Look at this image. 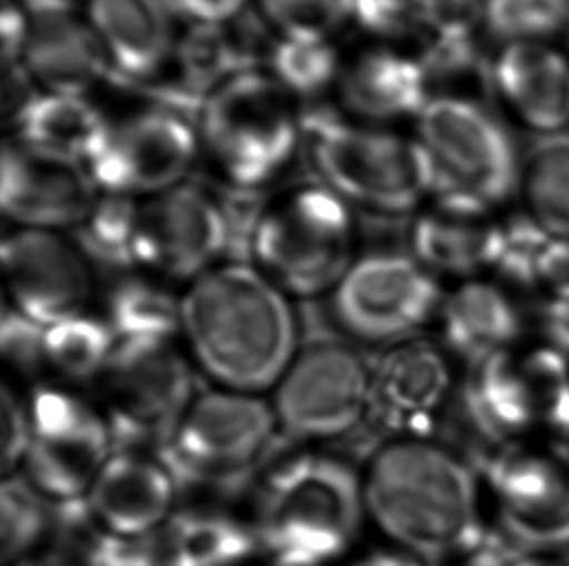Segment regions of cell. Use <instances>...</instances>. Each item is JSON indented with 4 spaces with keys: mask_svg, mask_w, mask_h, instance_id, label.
<instances>
[{
    "mask_svg": "<svg viewBox=\"0 0 569 566\" xmlns=\"http://www.w3.org/2000/svg\"><path fill=\"white\" fill-rule=\"evenodd\" d=\"M356 210L316 183L269 194L254 225L249 261L277 287L300 297L335 290L355 264Z\"/></svg>",
    "mask_w": 569,
    "mask_h": 566,
    "instance_id": "cell-6",
    "label": "cell"
},
{
    "mask_svg": "<svg viewBox=\"0 0 569 566\" xmlns=\"http://www.w3.org/2000/svg\"><path fill=\"white\" fill-rule=\"evenodd\" d=\"M47 326L18 311L4 306L0 326V347L4 360L22 375H36L47 365Z\"/></svg>",
    "mask_w": 569,
    "mask_h": 566,
    "instance_id": "cell-40",
    "label": "cell"
},
{
    "mask_svg": "<svg viewBox=\"0 0 569 566\" xmlns=\"http://www.w3.org/2000/svg\"><path fill=\"white\" fill-rule=\"evenodd\" d=\"M109 119L92 98L39 92L12 124L14 140L23 145L86 168L108 131Z\"/></svg>",
    "mask_w": 569,
    "mask_h": 566,
    "instance_id": "cell-27",
    "label": "cell"
},
{
    "mask_svg": "<svg viewBox=\"0 0 569 566\" xmlns=\"http://www.w3.org/2000/svg\"><path fill=\"white\" fill-rule=\"evenodd\" d=\"M14 306L43 326L82 314L92 293L88 256L61 231L16 228L2 241Z\"/></svg>",
    "mask_w": 569,
    "mask_h": 566,
    "instance_id": "cell-18",
    "label": "cell"
},
{
    "mask_svg": "<svg viewBox=\"0 0 569 566\" xmlns=\"http://www.w3.org/2000/svg\"><path fill=\"white\" fill-rule=\"evenodd\" d=\"M98 196L100 189L84 165L36 152L14 139L2 148L0 206L16 228L78 230Z\"/></svg>",
    "mask_w": 569,
    "mask_h": 566,
    "instance_id": "cell-20",
    "label": "cell"
},
{
    "mask_svg": "<svg viewBox=\"0 0 569 566\" xmlns=\"http://www.w3.org/2000/svg\"><path fill=\"white\" fill-rule=\"evenodd\" d=\"M486 482L498 501L501 526L531 553L569 547V458L508 448L486 466Z\"/></svg>",
    "mask_w": 569,
    "mask_h": 566,
    "instance_id": "cell-17",
    "label": "cell"
},
{
    "mask_svg": "<svg viewBox=\"0 0 569 566\" xmlns=\"http://www.w3.org/2000/svg\"><path fill=\"white\" fill-rule=\"evenodd\" d=\"M72 557L69 553L61 552L54 547L53 552L43 553V555H36L31 557L28 555L26 559L18 560L16 566H72Z\"/></svg>",
    "mask_w": 569,
    "mask_h": 566,
    "instance_id": "cell-47",
    "label": "cell"
},
{
    "mask_svg": "<svg viewBox=\"0 0 569 566\" xmlns=\"http://www.w3.org/2000/svg\"><path fill=\"white\" fill-rule=\"evenodd\" d=\"M178 22L186 26H230L246 18L254 0H166Z\"/></svg>",
    "mask_w": 569,
    "mask_h": 566,
    "instance_id": "cell-42",
    "label": "cell"
},
{
    "mask_svg": "<svg viewBox=\"0 0 569 566\" xmlns=\"http://www.w3.org/2000/svg\"><path fill=\"white\" fill-rule=\"evenodd\" d=\"M347 53L331 38H278L267 43L262 69L298 103L335 93Z\"/></svg>",
    "mask_w": 569,
    "mask_h": 566,
    "instance_id": "cell-30",
    "label": "cell"
},
{
    "mask_svg": "<svg viewBox=\"0 0 569 566\" xmlns=\"http://www.w3.org/2000/svg\"><path fill=\"white\" fill-rule=\"evenodd\" d=\"M513 208L550 237L569 241V137L525 150Z\"/></svg>",
    "mask_w": 569,
    "mask_h": 566,
    "instance_id": "cell-28",
    "label": "cell"
},
{
    "mask_svg": "<svg viewBox=\"0 0 569 566\" xmlns=\"http://www.w3.org/2000/svg\"><path fill=\"white\" fill-rule=\"evenodd\" d=\"M486 101L532 142L569 137V51L562 43L493 47Z\"/></svg>",
    "mask_w": 569,
    "mask_h": 566,
    "instance_id": "cell-15",
    "label": "cell"
},
{
    "mask_svg": "<svg viewBox=\"0 0 569 566\" xmlns=\"http://www.w3.org/2000/svg\"><path fill=\"white\" fill-rule=\"evenodd\" d=\"M230 230L222 200L200 184L140 200L134 261L173 280H191L216 269L228 254Z\"/></svg>",
    "mask_w": 569,
    "mask_h": 566,
    "instance_id": "cell-14",
    "label": "cell"
},
{
    "mask_svg": "<svg viewBox=\"0 0 569 566\" xmlns=\"http://www.w3.org/2000/svg\"><path fill=\"white\" fill-rule=\"evenodd\" d=\"M241 20L230 26H186L179 31L170 67L152 84L166 108L194 119L210 93L231 78L262 69L259 49L239 30Z\"/></svg>",
    "mask_w": 569,
    "mask_h": 566,
    "instance_id": "cell-24",
    "label": "cell"
},
{
    "mask_svg": "<svg viewBox=\"0 0 569 566\" xmlns=\"http://www.w3.org/2000/svg\"><path fill=\"white\" fill-rule=\"evenodd\" d=\"M560 451H562L563 454H566V456L569 458V433L568 435L563 436V443L560 444Z\"/></svg>",
    "mask_w": 569,
    "mask_h": 566,
    "instance_id": "cell-49",
    "label": "cell"
},
{
    "mask_svg": "<svg viewBox=\"0 0 569 566\" xmlns=\"http://www.w3.org/2000/svg\"><path fill=\"white\" fill-rule=\"evenodd\" d=\"M117 344L108 321L77 314L47 326V365L72 381H90L106 373Z\"/></svg>",
    "mask_w": 569,
    "mask_h": 566,
    "instance_id": "cell-33",
    "label": "cell"
},
{
    "mask_svg": "<svg viewBox=\"0 0 569 566\" xmlns=\"http://www.w3.org/2000/svg\"><path fill=\"white\" fill-rule=\"evenodd\" d=\"M303 155L317 181L355 210L408 222L439 189L430 155L412 131L313 109L303 115Z\"/></svg>",
    "mask_w": 569,
    "mask_h": 566,
    "instance_id": "cell-3",
    "label": "cell"
},
{
    "mask_svg": "<svg viewBox=\"0 0 569 566\" xmlns=\"http://www.w3.org/2000/svg\"><path fill=\"white\" fill-rule=\"evenodd\" d=\"M54 505L28 477L7 475L0 497V539L4 563H18L53 532Z\"/></svg>",
    "mask_w": 569,
    "mask_h": 566,
    "instance_id": "cell-35",
    "label": "cell"
},
{
    "mask_svg": "<svg viewBox=\"0 0 569 566\" xmlns=\"http://www.w3.org/2000/svg\"><path fill=\"white\" fill-rule=\"evenodd\" d=\"M300 103L264 69L231 78L194 117L200 152L228 191L264 192L303 153Z\"/></svg>",
    "mask_w": 569,
    "mask_h": 566,
    "instance_id": "cell-4",
    "label": "cell"
},
{
    "mask_svg": "<svg viewBox=\"0 0 569 566\" xmlns=\"http://www.w3.org/2000/svg\"><path fill=\"white\" fill-rule=\"evenodd\" d=\"M516 566H566L552 563V560L539 559V557H527V559L519 560Z\"/></svg>",
    "mask_w": 569,
    "mask_h": 566,
    "instance_id": "cell-48",
    "label": "cell"
},
{
    "mask_svg": "<svg viewBox=\"0 0 569 566\" xmlns=\"http://www.w3.org/2000/svg\"><path fill=\"white\" fill-rule=\"evenodd\" d=\"M274 410L246 392L200 394L170 441L154 452L178 489L236 493L274 454Z\"/></svg>",
    "mask_w": 569,
    "mask_h": 566,
    "instance_id": "cell-7",
    "label": "cell"
},
{
    "mask_svg": "<svg viewBox=\"0 0 569 566\" xmlns=\"http://www.w3.org/2000/svg\"><path fill=\"white\" fill-rule=\"evenodd\" d=\"M18 64L39 92L92 98L116 78L84 12L30 16Z\"/></svg>",
    "mask_w": 569,
    "mask_h": 566,
    "instance_id": "cell-22",
    "label": "cell"
},
{
    "mask_svg": "<svg viewBox=\"0 0 569 566\" xmlns=\"http://www.w3.org/2000/svg\"><path fill=\"white\" fill-rule=\"evenodd\" d=\"M485 23L492 47L563 43L569 0H486Z\"/></svg>",
    "mask_w": 569,
    "mask_h": 566,
    "instance_id": "cell-34",
    "label": "cell"
},
{
    "mask_svg": "<svg viewBox=\"0 0 569 566\" xmlns=\"http://www.w3.org/2000/svg\"><path fill=\"white\" fill-rule=\"evenodd\" d=\"M84 566H183L168 522L142 536H116L101 529L82 557Z\"/></svg>",
    "mask_w": 569,
    "mask_h": 566,
    "instance_id": "cell-38",
    "label": "cell"
},
{
    "mask_svg": "<svg viewBox=\"0 0 569 566\" xmlns=\"http://www.w3.org/2000/svg\"><path fill=\"white\" fill-rule=\"evenodd\" d=\"M430 14V0H355L352 22L376 43L420 46Z\"/></svg>",
    "mask_w": 569,
    "mask_h": 566,
    "instance_id": "cell-37",
    "label": "cell"
},
{
    "mask_svg": "<svg viewBox=\"0 0 569 566\" xmlns=\"http://www.w3.org/2000/svg\"><path fill=\"white\" fill-rule=\"evenodd\" d=\"M259 22L278 38H331L352 22L355 0H254Z\"/></svg>",
    "mask_w": 569,
    "mask_h": 566,
    "instance_id": "cell-36",
    "label": "cell"
},
{
    "mask_svg": "<svg viewBox=\"0 0 569 566\" xmlns=\"http://www.w3.org/2000/svg\"><path fill=\"white\" fill-rule=\"evenodd\" d=\"M441 326L449 350L477 365L509 352L523 332V319L506 291L472 280L443 301Z\"/></svg>",
    "mask_w": 569,
    "mask_h": 566,
    "instance_id": "cell-26",
    "label": "cell"
},
{
    "mask_svg": "<svg viewBox=\"0 0 569 566\" xmlns=\"http://www.w3.org/2000/svg\"><path fill=\"white\" fill-rule=\"evenodd\" d=\"M441 303L430 270L405 251H373L356 259L335 287L332 314L350 336L391 344L415 336Z\"/></svg>",
    "mask_w": 569,
    "mask_h": 566,
    "instance_id": "cell-12",
    "label": "cell"
},
{
    "mask_svg": "<svg viewBox=\"0 0 569 566\" xmlns=\"http://www.w3.org/2000/svg\"><path fill=\"white\" fill-rule=\"evenodd\" d=\"M200 160L194 119L150 105L111 117L86 169L100 192L144 200L187 183Z\"/></svg>",
    "mask_w": 569,
    "mask_h": 566,
    "instance_id": "cell-11",
    "label": "cell"
},
{
    "mask_svg": "<svg viewBox=\"0 0 569 566\" xmlns=\"http://www.w3.org/2000/svg\"><path fill=\"white\" fill-rule=\"evenodd\" d=\"M451 388L447 361L436 345L407 340L373 365L360 441L368 451L376 441L426 438ZM352 433V435H355Z\"/></svg>",
    "mask_w": 569,
    "mask_h": 566,
    "instance_id": "cell-16",
    "label": "cell"
},
{
    "mask_svg": "<svg viewBox=\"0 0 569 566\" xmlns=\"http://www.w3.org/2000/svg\"><path fill=\"white\" fill-rule=\"evenodd\" d=\"M410 131L430 155L439 186L513 206L523 150L488 101L433 93Z\"/></svg>",
    "mask_w": 569,
    "mask_h": 566,
    "instance_id": "cell-8",
    "label": "cell"
},
{
    "mask_svg": "<svg viewBox=\"0 0 569 566\" xmlns=\"http://www.w3.org/2000/svg\"><path fill=\"white\" fill-rule=\"evenodd\" d=\"M108 324L117 342L170 344L183 329V301L160 283L127 277L109 293Z\"/></svg>",
    "mask_w": 569,
    "mask_h": 566,
    "instance_id": "cell-29",
    "label": "cell"
},
{
    "mask_svg": "<svg viewBox=\"0 0 569 566\" xmlns=\"http://www.w3.org/2000/svg\"><path fill=\"white\" fill-rule=\"evenodd\" d=\"M562 46L566 47V49H568V51H569V31H568V36H566V39H563Z\"/></svg>",
    "mask_w": 569,
    "mask_h": 566,
    "instance_id": "cell-50",
    "label": "cell"
},
{
    "mask_svg": "<svg viewBox=\"0 0 569 566\" xmlns=\"http://www.w3.org/2000/svg\"><path fill=\"white\" fill-rule=\"evenodd\" d=\"M373 365L339 337H311L280 376L274 400L286 441H323L360 427Z\"/></svg>",
    "mask_w": 569,
    "mask_h": 566,
    "instance_id": "cell-10",
    "label": "cell"
},
{
    "mask_svg": "<svg viewBox=\"0 0 569 566\" xmlns=\"http://www.w3.org/2000/svg\"><path fill=\"white\" fill-rule=\"evenodd\" d=\"M363 506L347 462L300 454L264 477L253 528L274 566H325L355 542Z\"/></svg>",
    "mask_w": 569,
    "mask_h": 566,
    "instance_id": "cell-5",
    "label": "cell"
},
{
    "mask_svg": "<svg viewBox=\"0 0 569 566\" xmlns=\"http://www.w3.org/2000/svg\"><path fill=\"white\" fill-rule=\"evenodd\" d=\"M550 239L539 225L525 218L517 208H509L500 256L493 272L521 290H537L540 254Z\"/></svg>",
    "mask_w": 569,
    "mask_h": 566,
    "instance_id": "cell-39",
    "label": "cell"
},
{
    "mask_svg": "<svg viewBox=\"0 0 569 566\" xmlns=\"http://www.w3.org/2000/svg\"><path fill=\"white\" fill-rule=\"evenodd\" d=\"M168 526L183 566H239L261 549L254 528L228 514L189 511Z\"/></svg>",
    "mask_w": 569,
    "mask_h": 566,
    "instance_id": "cell-31",
    "label": "cell"
},
{
    "mask_svg": "<svg viewBox=\"0 0 569 566\" xmlns=\"http://www.w3.org/2000/svg\"><path fill=\"white\" fill-rule=\"evenodd\" d=\"M117 80L152 85L170 67L178 18L166 0H86L84 10Z\"/></svg>",
    "mask_w": 569,
    "mask_h": 566,
    "instance_id": "cell-23",
    "label": "cell"
},
{
    "mask_svg": "<svg viewBox=\"0 0 569 566\" xmlns=\"http://www.w3.org/2000/svg\"><path fill=\"white\" fill-rule=\"evenodd\" d=\"M113 452H158L194 402V378L171 344L119 342L103 373Z\"/></svg>",
    "mask_w": 569,
    "mask_h": 566,
    "instance_id": "cell-9",
    "label": "cell"
},
{
    "mask_svg": "<svg viewBox=\"0 0 569 566\" xmlns=\"http://www.w3.org/2000/svg\"><path fill=\"white\" fill-rule=\"evenodd\" d=\"M532 553L519 544L508 529L485 528L462 555L465 566H516L519 560L531 557Z\"/></svg>",
    "mask_w": 569,
    "mask_h": 566,
    "instance_id": "cell-43",
    "label": "cell"
},
{
    "mask_svg": "<svg viewBox=\"0 0 569 566\" xmlns=\"http://www.w3.org/2000/svg\"><path fill=\"white\" fill-rule=\"evenodd\" d=\"M363 497L379 528L431 565L462 557L485 529L475 469L447 446L426 438L379 446Z\"/></svg>",
    "mask_w": 569,
    "mask_h": 566,
    "instance_id": "cell-2",
    "label": "cell"
},
{
    "mask_svg": "<svg viewBox=\"0 0 569 566\" xmlns=\"http://www.w3.org/2000/svg\"><path fill=\"white\" fill-rule=\"evenodd\" d=\"M30 16L70 14L82 12L86 0H18Z\"/></svg>",
    "mask_w": 569,
    "mask_h": 566,
    "instance_id": "cell-45",
    "label": "cell"
},
{
    "mask_svg": "<svg viewBox=\"0 0 569 566\" xmlns=\"http://www.w3.org/2000/svg\"><path fill=\"white\" fill-rule=\"evenodd\" d=\"M355 566H433L428 560L418 559L405 553H373Z\"/></svg>",
    "mask_w": 569,
    "mask_h": 566,
    "instance_id": "cell-46",
    "label": "cell"
},
{
    "mask_svg": "<svg viewBox=\"0 0 569 566\" xmlns=\"http://www.w3.org/2000/svg\"><path fill=\"white\" fill-rule=\"evenodd\" d=\"M28 482L53 503L88 497L113 454L106 417L69 392L39 388L31 398Z\"/></svg>",
    "mask_w": 569,
    "mask_h": 566,
    "instance_id": "cell-13",
    "label": "cell"
},
{
    "mask_svg": "<svg viewBox=\"0 0 569 566\" xmlns=\"http://www.w3.org/2000/svg\"><path fill=\"white\" fill-rule=\"evenodd\" d=\"M540 322L550 347L569 355V287L550 295L547 305L542 306Z\"/></svg>",
    "mask_w": 569,
    "mask_h": 566,
    "instance_id": "cell-44",
    "label": "cell"
},
{
    "mask_svg": "<svg viewBox=\"0 0 569 566\" xmlns=\"http://www.w3.org/2000/svg\"><path fill=\"white\" fill-rule=\"evenodd\" d=\"M509 208L439 186L407 222L408 253L431 274L475 276L493 270Z\"/></svg>",
    "mask_w": 569,
    "mask_h": 566,
    "instance_id": "cell-19",
    "label": "cell"
},
{
    "mask_svg": "<svg viewBox=\"0 0 569 566\" xmlns=\"http://www.w3.org/2000/svg\"><path fill=\"white\" fill-rule=\"evenodd\" d=\"M176 493L178 483L158 456L113 452L86 498L106 532L142 536L170 520Z\"/></svg>",
    "mask_w": 569,
    "mask_h": 566,
    "instance_id": "cell-25",
    "label": "cell"
},
{
    "mask_svg": "<svg viewBox=\"0 0 569 566\" xmlns=\"http://www.w3.org/2000/svg\"><path fill=\"white\" fill-rule=\"evenodd\" d=\"M139 210V199L100 192L88 218L74 230L78 246L88 261L98 262L106 269H134Z\"/></svg>",
    "mask_w": 569,
    "mask_h": 566,
    "instance_id": "cell-32",
    "label": "cell"
},
{
    "mask_svg": "<svg viewBox=\"0 0 569 566\" xmlns=\"http://www.w3.org/2000/svg\"><path fill=\"white\" fill-rule=\"evenodd\" d=\"M183 301V329L208 375L236 392L278 384L298 352L284 291L246 262L197 277Z\"/></svg>",
    "mask_w": 569,
    "mask_h": 566,
    "instance_id": "cell-1",
    "label": "cell"
},
{
    "mask_svg": "<svg viewBox=\"0 0 569 566\" xmlns=\"http://www.w3.org/2000/svg\"><path fill=\"white\" fill-rule=\"evenodd\" d=\"M2 472L10 475L26 459L31 444L30 410L23 407L8 386L2 391Z\"/></svg>",
    "mask_w": 569,
    "mask_h": 566,
    "instance_id": "cell-41",
    "label": "cell"
},
{
    "mask_svg": "<svg viewBox=\"0 0 569 566\" xmlns=\"http://www.w3.org/2000/svg\"><path fill=\"white\" fill-rule=\"evenodd\" d=\"M335 95L348 119L400 129L415 124L433 85L416 51L373 41L347 54Z\"/></svg>",
    "mask_w": 569,
    "mask_h": 566,
    "instance_id": "cell-21",
    "label": "cell"
}]
</instances>
